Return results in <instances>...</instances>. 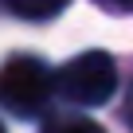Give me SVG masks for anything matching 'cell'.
Returning a JSON list of instances; mask_svg holds the SVG:
<instances>
[{
    "mask_svg": "<svg viewBox=\"0 0 133 133\" xmlns=\"http://www.w3.org/2000/svg\"><path fill=\"white\" fill-rule=\"evenodd\" d=\"M55 94V71L35 55H12L0 66V106L16 117H35Z\"/></svg>",
    "mask_w": 133,
    "mask_h": 133,
    "instance_id": "1",
    "label": "cell"
},
{
    "mask_svg": "<svg viewBox=\"0 0 133 133\" xmlns=\"http://www.w3.org/2000/svg\"><path fill=\"white\" fill-rule=\"evenodd\" d=\"M55 90L75 106H102L117 90V63L106 51H82L55 71Z\"/></svg>",
    "mask_w": 133,
    "mask_h": 133,
    "instance_id": "2",
    "label": "cell"
},
{
    "mask_svg": "<svg viewBox=\"0 0 133 133\" xmlns=\"http://www.w3.org/2000/svg\"><path fill=\"white\" fill-rule=\"evenodd\" d=\"M39 133H106L98 121L82 117V114H55L39 125Z\"/></svg>",
    "mask_w": 133,
    "mask_h": 133,
    "instance_id": "3",
    "label": "cell"
},
{
    "mask_svg": "<svg viewBox=\"0 0 133 133\" xmlns=\"http://www.w3.org/2000/svg\"><path fill=\"white\" fill-rule=\"evenodd\" d=\"M66 4H71V0H8V8L16 16H24V20H51Z\"/></svg>",
    "mask_w": 133,
    "mask_h": 133,
    "instance_id": "4",
    "label": "cell"
},
{
    "mask_svg": "<svg viewBox=\"0 0 133 133\" xmlns=\"http://www.w3.org/2000/svg\"><path fill=\"white\" fill-rule=\"evenodd\" d=\"M106 8H133V0H102Z\"/></svg>",
    "mask_w": 133,
    "mask_h": 133,
    "instance_id": "5",
    "label": "cell"
},
{
    "mask_svg": "<svg viewBox=\"0 0 133 133\" xmlns=\"http://www.w3.org/2000/svg\"><path fill=\"white\" fill-rule=\"evenodd\" d=\"M125 110H129L125 117H129V125H133V90H129V106H125Z\"/></svg>",
    "mask_w": 133,
    "mask_h": 133,
    "instance_id": "6",
    "label": "cell"
},
{
    "mask_svg": "<svg viewBox=\"0 0 133 133\" xmlns=\"http://www.w3.org/2000/svg\"><path fill=\"white\" fill-rule=\"evenodd\" d=\"M0 133H4V125H0Z\"/></svg>",
    "mask_w": 133,
    "mask_h": 133,
    "instance_id": "7",
    "label": "cell"
}]
</instances>
